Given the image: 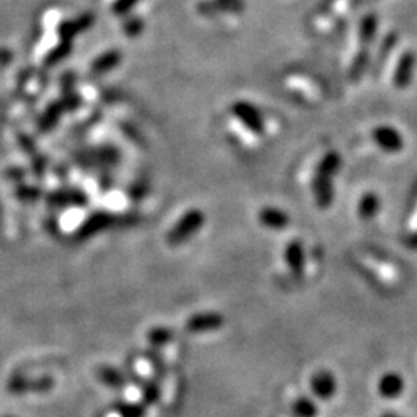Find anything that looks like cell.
Wrapping results in <instances>:
<instances>
[{
	"label": "cell",
	"instance_id": "7",
	"mask_svg": "<svg viewBox=\"0 0 417 417\" xmlns=\"http://www.w3.org/2000/svg\"><path fill=\"white\" fill-rule=\"evenodd\" d=\"M259 221L264 227H268V229L280 231V229H285V227L289 226L291 218L282 209L266 206L259 212Z\"/></svg>",
	"mask_w": 417,
	"mask_h": 417
},
{
	"label": "cell",
	"instance_id": "24",
	"mask_svg": "<svg viewBox=\"0 0 417 417\" xmlns=\"http://www.w3.org/2000/svg\"><path fill=\"white\" fill-rule=\"evenodd\" d=\"M4 417H13V416H4Z\"/></svg>",
	"mask_w": 417,
	"mask_h": 417
},
{
	"label": "cell",
	"instance_id": "14",
	"mask_svg": "<svg viewBox=\"0 0 417 417\" xmlns=\"http://www.w3.org/2000/svg\"><path fill=\"white\" fill-rule=\"evenodd\" d=\"M221 324V317L217 314H203V315H195L191 322H189V329L193 332L198 331H206L212 328H218Z\"/></svg>",
	"mask_w": 417,
	"mask_h": 417
},
{
	"label": "cell",
	"instance_id": "5",
	"mask_svg": "<svg viewBox=\"0 0 417 417\" xmlns=\"http://www.w3.org/2000/svg\"><path fill=\"white\" fill-rule=\"evenodd\" d=\"M417 65V56L413 50L405 51L404 55L399 57V62L396 65V70L392 74V86L397 90H405L411 86L414 71Z\"/></svg>",
	"mask_w": 417,
	"mask_h": 417
},
{
	"label": "cell",
	"instance_id": "8",
	"mask_svg": "<svg viewBox=\"0 0 417 417\" xmlns=\"http://www.w3.org/2000/svg\"><path fill=\"white\" fill-rule=\"evenodd\" d=\"M286 263L291 268L295 275H301L303 268H305V249H303L300 241H291L286 247Z\"/></svg>",
	"mask_w": 417,
	"mask_h": 417
},
{
	"label": "cell",
	"instance_id": "6",
	"mask_svg": "<svg viewBox=\"0 0 417 417\" xmlns=\"http://www.w3.org/2000/svg\"><path fill=\"white\" fill-rule=\"evenodd\" d=\"M313 192L317 206L320 209H328L334 201V184L332 178L318 175L315 173L313 178Z\"/></svg>",
	"mask_w": 417,
	"mask_h": 417
},
{
	"label": "cell",
	"instance_id": "3",
	"mask_svg": "<svg viewBox=\"0 0 417 417\" xmlns=\"http://www.w3.org/2000/svg\"><path fill=\"white\" fill-rule=\"evenodd\" d=\"M53 386L55 381L48 376L42 377H25V376H14L8 381L6 388L11 394H25V392H47Z\"/></svg>",
	"mask_w": 417,
	"mask_h": 417
},
{
	"label": "cell",
	"instance_id": "21",
	"mask_svg": "<svg viewBox=\"0 0 417 417\" xmlns=\"http://www.w3.org/2000/svg\"><path fill=\"white\" fill-rule=\"evenodd\" d=\"M144 399H146V402H149V404H151V402H155L158 399V388H156V385L149 383L146 386V390H144Z\"/></svg>",
	"mask_w": 417,
	"mask_h": 417
},
{
	"label": "cell",
	"instance_id": "1",
	"mask_svg": "<svg viewBox=\"0 0 417 417\" xmlns=\"http://www.w3.org/2000/svg\"><path fill=\"white\" fill-rule=\"evenodd\" d=\"M204 223H206V215H204L203 210L192 209L186 212L177 223V226L172 229L169 235V241L172 245H181V242L192 238L196 232H200Z\"/></svg>",
	"mask_w": 417,
	"mask_h": 417
},
{
	"label": "cell",
	"instance_id": "18",
	"mask_svg": "<svg viewBox=\"0 0 417 417\" xmlns=\"http://www.w3.org/2000/svg\"><path fill=\"white\" fill-rule=\"evenodd\" d=\"M116 411L121 417H142L144 408L139 404H119Z\"/></svg>",
	"mask_w": 417,
	"mask_h": 417
},
{
	"label": "cell",
	"instance_id": "10",
	"mask_svg": "<svg viewBox=\"0 0 417 417\" xmlns=\"http://www.w3.org/2000/svg\"><path fill=\"white\" fill-rule=\"evenodd\" d=\"M340 167H342V156H340L337 151L332 150V151H328V153H324L322 156V159L317 164L315 173H318V175L332 178V177L337 175Z\"/></svg>",
	"mask_w": 417,
	"mask_h": 417
},
{
	"label": "cell",
	"instance_id": "17",
	"mask_svg": "<svg viewBox=\"0 0 417 417\" xmlns=\"http://www.w3.org/2000/svg\"><path fill=\"white\" fill-rule=\"evenodd\" d=\"M217 11L229 13V14H241L246 10L245 0H212Z\"/></svg>",
	"mask_w": 417,
	"mask_h": 417
},
{
	"label": "cell",
	"instance_id": "16",
	"mask_svg": "<svg viewBox=\"0 0 417 417\" xmlns=\"http://www.w3.org/2000/svg\"><path fill=\"white\" fill-rule=\"evenodd\" d=\"M368 64H369V53H368V48H363L355 55L353 64H351V78L353 79H360L362 74L365 73V70L368 68Z\"/></svg>",
	"mask_w": 417,
	"mask_h": 417
},
{
	"label": "cell",
	"instance_id": "20",
	"mask_svg": "<svg viewBox=\"0 0 417 417\" xmlns=\"http://www.w3.org/2000/svg\"><path fill=\"white\" fill-rule=\"evenodd\" d=\"M295 411H297L301 417H314L315 406H314L313 402H309L306 399H301V400L297 402V404H295Z\"/></svg>",
	"mask_w": 417,
	"mask_h": 417
},
{
	"label": "cell",
	"instance_id": "15",
	"mask_svg": "<svg viewBox=\"0 0 417 417\" xmlns=\"http://www.w3.org/2000/svg\"><path fill=\"white\" fill-rule=\"evenodd\" d=\"M313 388L315 391L317 396L320 397H329L332 391L336 390V383H334V378L326 374V373H320L314 377V382H313Z\"/></svg>",
	"mask_w": 417,
	"mask_h": 417
},
{
	"label": "cell",
	"instance_id": "19",
	"mask_svg": "<svg viewBox=\"0 0 417 417\" xmlns=\"http://www.w3.org/2000/svg\"><path fill=\"white\" fill-rule=\"evenodd\" d=\"M147 337H149V340L151 343L163 345L165 342H169L170 332H169V329H165V328H156V329H151Z\"/></svg>",
	"mask_w": 417,
	"mask_h": 417
},
{
	"label": "cell",
	"instance_id": "4",
	"mask_svg": "<svg viewBox=\"0 0 417 417\" xmlns=\"http://www.w3.org/2000/svg\"><path fill=\"white\" fill-rule=\"evenodd\" d=\"M373 139L386 153H399L404 150L405 141L397 128L391 125H378L373 130Z\"/></svg>",
	"mask_w": 417,
	"mask_h": 417
},
{
	"label": "cell",
	"instance_id": "22",
	"mask_svg": "<svg viewBox=\"0 0 417 417\" xmlns=\"http://www.w3.org/2000/svg\"><path fill=\"white\" fill-rule=\"evenodd\" d=\"M408 245H409V247H413V249H417V231L411 235V237H409V240H408Z\"/></svg>",
	"mask_w": 417,
	"mask_h": 417
},
{
	"label": "cell",
	"instance_id": "13",
	"mask_svg": "<svg viewBox=\"0 0 417 417\" xmlns=\"http://www.w3.org/2000/svg\"><path fill=\"white\" fill-rule=\"evenodd\" d=\"M402 390H404V381L399 374L385 376L378 385V391L385 397H397Z\"/></svg>",
	"mask_w": 417,
	"mask_h": 417
},
{
	"label": "cell",
	"instance_id": "11",
	"mask_svg": "<svg viewBox=\"0 0 417 417\" xmlns=\"http://www.w3.org/2000/svg\"><path fill=\"white\" fill-rule=\"evenodd\" d=\"M381 210V200L373 192L365 193L359 201V215L362 219H373Z\"/></svg>",
	"mask_w": 417,
	"mask_h": 417
},
{
	"label": "cell",
	"instance_id": "2",
	"mask_svg": "<svg viewBox=\"0 0 417 417\" xmlns=\"http://www.w3.org/2000/svg\"><path fill=\"white\" fill-rule=\"evenodd\" d=\"M231 113L237 118L240 123L245 125L247 130L252 132L254 135L261 136L264 133V128H266V124H264V118L261 115V111L259 110L257 105L249 101H237L231 105Z\"/></svg>",
	"mask_w": 417,
	"mask_h": 417
},
{
	"label": "cell",
	"instance_id": "9",
	"mask_svg": "<svg viewBox=\"0 0 417 417\" xmlns=\"http://www.w3.org/2000/svg\"><path fill=\"white\" fill-rule=\"evenodd\" d=\"M377 28H378V20L377 16L373 13L363 16L360 24H359V41L363 48H368L373 41L376 39L377 34Z\"/></svg>",
	"mask_w": 417,
	"mask_h": 417
},
{
	"label": "cell",
	"instance_id": "12",
	"mask_svg": "<svg viewBox=\"0 0 417 417\" xmlns=\"http://www.w3.org/2000/svg\"><path fill=\"white\" fill-rule=\"evenodd\" d=\"M96 376L104 385L110 386V388H123V386L125 385L124 376L121 374L118 369L107 367V365L97 368Z\"/></svg>",
	"mask_w": 417,
	"mask_h": 417
},
{
	"label": "cell",
	"instance_id": "23",
	"mask_svg": "<svg viewBox=\"0 0 417 417\" xmlns=\"http://www.w3.org/2000/svg\"><path fill=\"white\" fill-rule=\"evenodd\" d=\"M383 417H399V416H391V414H386V416H383Z\"/></svg>",
	"mask_w": 417,
	"mask_h": 417
}]
</instances>
